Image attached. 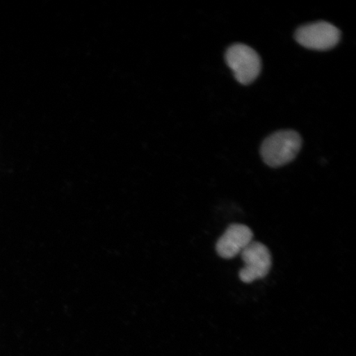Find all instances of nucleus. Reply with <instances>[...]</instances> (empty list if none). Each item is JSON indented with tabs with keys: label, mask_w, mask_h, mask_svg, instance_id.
Returning <instances> with one entry per match:
<instances>
[{
	"label": "nucleus",
	"mask_w": 356,
	"mask_h": 356,
	"mask_svg": "<svg viewBox=\"0 0 356 356\" xmlns=\"http://www.w3.org/2000/svg\"><path fill=\"white\" fill-rule=\"evenodd\" d=\"M301 137L296 131H280L267 137L262 143V159L271 168H279L291 163L299 154Z\"/></svg>",
	"instance_id": "1"
},
{
	"label": "nucleus",
	"mask_w": 356,
	"mask_h": 356,
	"mask_svg": "<svg viewBox=\"0 0 356 356\" xmlns=\"http://www.w3.org/2000/svg\"><path fill=\"white\" fill-rule=\"evenodd\" d=\"M225 60L236 80L244 86L252 83L260 74L261 58L247 44H232L226 51Z\"/></svg>",
	"instance_id": "2"
},
{
	"label": "nucleus",
	"mask_w": 356,
	"mask_h": 356,
	"mask_svg": "<svg viewBox=\"0 0 356 356\" xmlns=\"http://www.w3.org/2000/svg\"><path fill=\"white\" fill-rule=\"evenodd\" d=\"M295 37L298 43L310 50L328 51L339 42L341 32L329 22L320 21L300 26Z\"/></svg>",
	"instance_id": "3"
},
{
	"label": "nucleus",
	"mask_w": 356,
	"mask_h": 356,
	"mask_svg": "<svg viewBox=\"0 0 356 356\" xmlns=\"http://www.w3.org/2000/svg\"><path fill=\"white\" fill-rule=\"evenodd\" d=\"M244 266L239 271V278L244 283H252L268 275L271 268V255L264 244L252 241L240 254Z\"/></svg>",
	"instance_id": "4"
},
{
	"label": "nucleus",
	"mask_w": 356,
	"mask_h": 356,
	"mask_svg": "<svg viewBox=\"0 0 356 356\" xmlns=\"http://www.w3.org/2000/svg\"><path fill=\"white\" fill-rule=\"evenodd\" d=\"M253 233L249 227L241 224L231 225L218 240L216 252L225 259H232L241 252L253 240Z\"/></svg>",
	"instance_id": "5"
}]
</instances>
